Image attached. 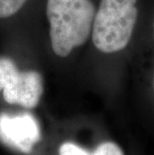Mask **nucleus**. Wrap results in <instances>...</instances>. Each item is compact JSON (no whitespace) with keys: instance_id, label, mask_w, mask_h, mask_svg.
I'll list each match as a JSON object with an SVG mask.
<instances>
[{"instance_id":"nucleus-1","label":"nucleus","mask_w":154,"mask_h":155,"mask_svg":"<svg viewBox=\"0 0 154 155\" xmlns=\"http://www.w3.org/2000/svg\"><path fill=\"white\" fill-rule=\"evenodd\" d=\"M46 14L52 49L59 57H66L87 41L95 8L90 0H47Z\"/></svg>"},{"instance_id":"nucleus-2","label":"nucleus","mask_w":154,"mask_h":155,"mask_svg":"<svg viewBox=\"0 0 154 155\" xmlns=\"http://www.w3.org/2000/svg\"><path fill=\"white\" fill-rule=\"evenodd\" d=\"M137 0H101L95 14L92 41L103 53H114L129 43L137 20Z\"/></svg>"},{"instance_id":"nucleus-3","label":"nucleus","mask_w":154,"mask_h":155,"mask_svg":"<svg viewBox=\"0 0 154 155\" xmlns=\"http://www.w3.org/2000/svg\"><path fill=\"white\" fill-rule=\"evenodd\" d=\"M0 91L9 104L34 108L43 92L42 76L36 71H19L10 58L0 57Z\"/></svg>"},{"instance_id":"nucleus-4","label":"nucleus","mask_w":154,"mask_h":155,"mask_svg":"<svg viewBox=\"0 0 154 155\" xmlns=\"http://www.w3.org/2000/svg\"><path fill=\"white\" fill-rule=\"evenodd\" d=\"M41 139L40 127L33 115L0 114V140L22 153H30Z\"/></svg>"},{"instance_id":"nucleus-5","label":"nucleus","mask_w":154,"mask_h":155,"mask_svg":"<svg viewBox=\"0 0 154 155\" xmlns=\"http://www.w3.org/2000/svg\"><path fill=\"white\" fill-rule=\"evenodd\" d=\"M27 0H0V18H7L21 9Z\"/></svg>"},{"instance_id":"nucleus-6","label":"nucleus","mask_w":154,"mask_h":155,"mask_svg":"<svg viewBox=\"0 0 154 155\" xmlns=\"http://www.w3.org/2000/svg\"><path fill=\"white\" fill-rule=\"evenodd\" d=\"M92 155H123V152L117 144L104 142L95 149Z\"/></svg>"},{"instance_id":"nucleus-7","label":"nucleus","mask_w":154,"mask_h":155,"mask_svg":"<svg viewBox=\"0 0 154 155\" xmlns=\"http://www.w3.org/2000/svg\"><path fill=\"white\" fill-rule=\"evenodd\" d=\"M59 153L60 155H90L86 150L71 142L62 144L59 148Z\"/></svg>"},{"instance_id":"nucleus-8","label":"nucleus","mask_w":154,"mask_h":155,"mask_svg":"<svg viewBox=\"0 0 154 155\" xmlns=\"http://www.w3.org/2000/svg\"><path fill=\"white\" fill-rule=\"evenodd\" d=\"M153 26H154V23H153ZM153 87H154V81H153Z\"/></svg>"}]
</instances>
